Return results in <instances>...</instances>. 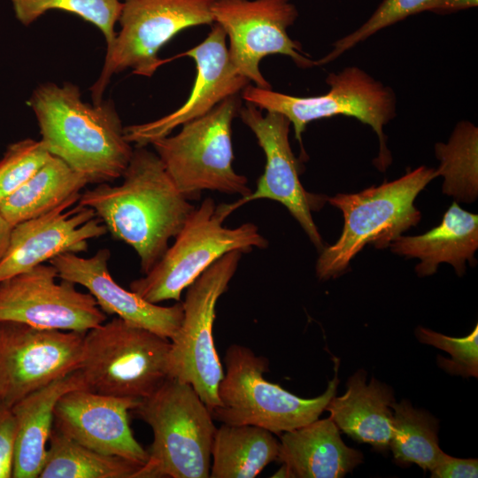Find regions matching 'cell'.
<instances>
[{"label": "cell", "instance_id": "obj_18", "mask_svg": "<svg viewBox=\"0 0 478 478\" xmlns=\"http://www.w3.org/2000/svg\"><path fill=\"white\" fill-rule=\"evenodd\" d=\"M222 27L213 23L207 37L198 45L173 57L194 59L197 75L191 92L181 107L156 120L124 127L126 140L135 146H147L169 135L177 127L200 118L223 100L237 96L250 81L233 67Z\"/></svg>", "mask_w": 478, "mask_h": 478}, {"label": "cell", "instance_id": "obj_4", "mask_svg": "<svg viewBox=\"0 0 478 478\" xmlns=\"http://www.w3.org/2000/svg\"><path fill=\"white\" fill-rule=\"evenodd\" d=\"M436 169L420 166L405 175L358 193L328 197L342 211L343 228L337 242L323 248L316 263L320 280L340 275L366 244L384 249L420 220L414 200L437 177Z\"/></svg>", "mask_w": 478, "mask_h": 478}, {"label": "cell", "instance_id": "obj_8", "mask_svg": "<svg viewBox=\"0 0 478 478\" xmlns=\"http://www.w3.org/2000/svg\"><path fill=\"white\" fill-rule=\"evenodd\" d=\"M239 104L236 96H230L205 115L183 124L175 135L150 143L187 199H198L203 190L241 197L251 193L248 179L233 167L232 121Z\"/></svg>", "mask_w": 478, "mask_h": 478}, {"label": "cell", "instance_id": "obj_13", "mask_svg": "<svg viewBox=\"0 0 478 478\" xmlns=\"http://www.w3.org/2000/svg\"><path fill=\"white\" fill-rule=\"evenodd\" d=\"M84 334L0 321V403L12 407L78 370Z\"/></svg>", "mask_w": 478, "mask_h": 478}, {"label": "cell", "instance_id": "obj_1", "mask_svg": "<svg viewBox=\"0 0 478 478\" xmlns=\"http://www.w3.org/2000/svg\"><path fill=\"white\" fill-rule=\"evenodd\" d=\"M117 186L100 183L78 204L94 210L107 231L131 246L147 274L167 250L194 206L176 188L158 155L135 146Z\"/></svg>", "mask_w": 478, "mask_h": 478}, {"label": "cell", "instance_id": "obj_26", "mask_svg": "<svg viewBox=\"0 0 478 478\" xmlns=\"http://www.w3.org/2000/svg\"><path fill=\"white\" fill-rule=\"evenodd\" d=\"M141 467L87 448L53 428L38 478H136Z\"/></svg>", "mask_w": 478, "mask_h": 478}, {"label": "cell", "instance_id": "obj_15", "mask_svg": "<svg viewBox=\"0 0 478 478\" xmlns=\"http://www.w3.org/2000/svg\"><path fill=\"white\" fill-rule=\"evenodd\" d=\"M238 112L243 123L257 137L266 156V165L255 191L234 203L222 204L226 214L229 216L240 206L257 199L277 201L288 209L321 251L324 248L322 238L312 212L320 210L328 197L310 193L301 184L298 163L289 141V120L274 112L263 115L260 109L251 103Z\"/></svg>", "mask_w": 478, "mask_h": 478}, {"label": "cell", "instance_id": "obj_22", "mask_svg": "<svg viewBox=\"0 0 478 478\" xmlns=\"http://www.w3.org/2000/svg\"><path fill=\"white\" fill-rule=\"evenodd\" d=\"M87 389L76 370L27 395L12 406L16 421L12 478H38L54 424V410L66 392Z\"/></svg>", "mask_w": 478, "mask_h": 478}, {"label": "cell", "instance_id": "obj_32", "mask_svg": "<svg viewBox=\"0 0 478 478\" xmlns=\"http://www.w3.org/2000/svg\"><path fill=\"white\" fill-rule=\"evenodd\" d=\"M416 335L420 342L451 354V359L437 357L438 365L446 372L464 377L478 376L477 325L464 337H451L422 327L417 328Z\"/></svg>", "mask_w": 478, "mask_h": 478}, {"label": "cell", "instance_id": "obj_28", "mask_svg": "<svg viewBox=\"0 0 478 478\" xmlns=\"http://www.w3.org/2000/svg\"><path fill=\"white\" fill-rule=\"evenodd\" d=\"M478 132L469 122L459 124L447 144L437 143V174L444 178L443 191L458 201L471 203L478 195Z\"/></svg>", "mask_w": 478, "mask_h": 478}, {"label": "cell", "instance_id": "obj_16", "mask_svg": "<svg viewBox=\"0 0 478 478\" xmlns=\"http://www.w3.org/2000/svg\"><path fill=\"white\" fill-rule=\"evenodd\" d=\"M80 196L12 227L8 249L0 260V282L60 254L86 251L89 240L107 232L93 209L78 204Z\"/></svg>", "mask_w": 478, "mask_h": 478}, {"label": "cell", "instance_id": "obj_11", "mask_svg": "<svg viewBox=\"0 0 478 478\" xmlns=\"http://www.w3.org/2000/svg\"><path fill=\"white\" fill-rule=\"evenodd\" d=\"M242 254H225L186 289L182 320L170 339L169 378L190 384L210 411L220 405L218 387L224 375L213 341L215 307Z\"/></svg>", "mask_w": 478, "mask_h": 478}, {"label": "cell", "instance_id": "obj_24", "mask_svg": "<svg viewBox=\"0 0 478 478\" xmlns=\"http://www.w3.org/2000/svg\"><path fill=\"white\" fill-rule=\"evenodd\" d=\"M280 442L253 425L222 424L213 436L210 477L254 478L277 459Z\"/></svg>", "mask_w": 478, "mask_h": 478}, {"label": "cell", "instance_id": "obj_34", "mask_svg": "<svg viewBox=\"0 0 478 478\" xmlns=\"http://www.w3.org/2000/svg\"><path fill=\"white\" fill-rule=\"evenodd\" d=\"M430 472L433 478H474L478 476V460L459 459L445 453Z\"/></svg>", "mask_w": 478, "mask_h": 478}, {"label": "cell", "instance_id": "obj_35", "mask_svg": "<svg viewBox=\"0 0 478 478\" xmlns=\"http://www.w3.org/2000/svg\"><path fill=\"white\" fill-rule=\"evenodd\" d=\"M476 5L477 0H435L430 12H453Z\"/></svg>", "mask_w": 478, "mask_h": 478}, {"label": "cell", "instance_id": "obj_5", "mask_svg": "<svg viewBox=\"0 0 478 478\" xmlns=\"http://www.w3.org/2000/svg\"><path fill=\"white\" fill-rule=\"evenodd\" d=\"M226 373L218 387L220 405L211 411L213 420L227 425H253L281 434L319 419L335 396L337 369L323 394L303 398L264 378L268 359L250 348L230 345L225 355Z\"/></svg>", "mask_w": 478, "mask_h": 478}, {"label": "cell", "instance_id": "obj_30", "mask_svg": "<svg viewBox=\"0 0 478 478\" xmlns=\"http://www.w3.org/2000/svg\"><path fill=\"white\" fill-rule=\"evenodd\" d=\"M51 157L41 140L12 143L0 159V202L24 185Z\"/></svg>", "mask_w": 478, "mask_h": 478}, {"label": "cell", "instance_id": "obj_14", "mask_svg": "<svg viewBox=\"0 0 478 478\" xmlns=\"http://www.w3.org/2000/svg\"><path fill=\"white\" fill-rule=\"evenodd\" d=\"M59 279L52 265L40 264L0 282V321L86 333L106 320L90 293Z\"/></svg>", "mask_w": 478, "mask_h": 478}, {"label": "cell", "instance_id": "obj_20", "mask_svg": "<svg viewBox=\"0 0 478 478\" xmlns=\"http://www.w3.org/2000/svg\"><path fill=\"white\" fill-rule=\"evenodd\" d=\"M276 460L281 466L272 477L340 478L359 465L363 455L345 445L328 417L282 433Z\"/></svg>", "mask_w": 478, "mask_h": 478}, {"label": "cell", "instance_id": "obj_23", "mask_svg": "<svg viewBox=\"0 0 478 478\" xmlns=\"http://www.w3.org/2000/svg\"><path fill=\"white\" fill-rule=\"evenodd\" d=\"M389 247L396 254L419 258L420 262L415 267L419 276L434 274L441 263L451 264L462 276L466 261L475 260L478 217L454 202L437 227L420 235H400Z\"/></svg>", "mask_w": 478, "mask_h": 478}, {"label": "cell", "instance_id": "obj_27", "mask_svg": "<svg viewBox=\"0 0 478 478\" xmlns=\"http://www.w3.org/2000/svg\"><path fill=\"white\" fill-rule=\"evenodd\" d=\"M390 407L393 423L389 448L395 461L401 466L413 463L431 471L445 454L438 444V420L405 399L394 401Z\"/></svg>", "mask_w": 478, "mask_h": 478}, {"label": "cell", "instance_id": "obj_36", "mask_svg": "<svg viewBox=\"0 0 478 478\" xmlns=\"http://www.w3.org/2000/svg\"><path fill=\"white\" fill-rule=\"evenodd\" d=\"M12 229V226L6 220L0 212V260L8 249Z\"/></svg>", "mask_w": 478, "mask_h": 478}, {"label": "cell", "instance_id": "obj_10", "mask_svg": "<svg viewBox=\"0 0 478 478\" xmlns=\"http://www.w3.org/2000/svg\"><path fill=\"white\" fill-rule=\"evenodd\" d=\"M215 0H121L120 26L113 43L106 48L99 77L90 88L94 104L115 73L131 69L150 77L164 63L159 50L181 31L214 23Z\"/></svg>", "mask_w": 478, "mask_h": 478}, {"label": "cell", "instance_id": "obj_6", "mask_svg": "<svg viewBox=\"0 0 478 478\" xmlns=\"http://www.w3.org/2000/svg\"><path fill=\"white\" fill-rule=\"evenodd\" d=\"M223 205L211 197L194 208L160 259L142 278L130 282V290L152 304L181 300V292L225 254L253 248L265 249L267 240L253 223L227 227Z\"/></svg>", "mask_w": 478, "mask_h": 478}, {"label": "cell", "instance_id": "obj_31", "mask_svg": "<svg viewBox=\"0 0 478 478\" xmlns=\"http://www.w3.org/2000/svg\"><path fill=\"white\" fill-rule=\"evenodd\" d=\"M434 2L435 0H383L366 22L356 31L339 39L335 43V47L330 53L319 61H314L315 66H321L333 61L357 43L408 16L420 12L430 11Z\"/></svg>", "mask_w": 478, "mask_h": 478}, {"label": "cell", "instance_id": "obj_19", "mask_svg": "<svg viewBox=\"0 0 478 478\" xmlns=\"http://www.w3.org/2000/svg\"><path fill=\"white\" fill-rule=\"evenodd\" d=\"M110 257L108 249H101L89 258L67 252L49 262L57 269L59 279L86 288L105 314L116 315L130 324L171 339L182 320V302L162 306L124 289L109 271Z\"/></svg>", "mask_w": 478, "mask_h": 478}, {"label": "cell", "instance_id": "obj_21", "mask_svg": "<svg viewBox=\"0 0 478 478\" xmlns=\"http://www.w3.org/2000/svg\"><path fill=\"white\" fill-rule=\"evenodd\" d=\"M366 374L357 371L346 382V391L334 396L325 410L338 428L358 443H366L378 451L389 448L392 435L395 401L392 389L372 378L366 382Z\"/></svg>", "mask_w": 478, "mask_h": 478}, {"label": "cell", "instance_id": "obj_12", "mask_svg": "<svg viewBox=\"0 0 478 478\" xmlns=\"http://www.w3.org/2000/svg\"><path fill=\"white\" fill-rule=\"evenodd\" d=\"M212 15L229 40L233 67L258 88L271 89L259 70L266 56L285 55L303 68L315 66L287 33L297 17L289 0H215Z\"/></svg>", "mask_w": 478, "mask_h": 478}, {"label": "cell", "instance_id": "obj_3", "mask_svg": "<svg viewBox=\"0 0 478 478\" xmlns=\"http://www.w3.org/2000/svg\"><path fill=\"white\" fill-rule=\"evenodd\" d=\"M153 433L148 459L136 478L210 477L217 428L193 387L168 378L133 410Z\"/></svg>", "mask_w": 478, "mask_h": 478}, {"label": "cell", "instance_id": "obj_33", "mask_svg": "<svg viewBox=\"0 0 478 478\" xmlns=\"http://www.w3.org/2000/svg\"><path fill=\"white\" fill-rule=\"evenodd\" d=\"M16 433L12 407L0 403V478H12Z\"/></svg>", "mask_w": 478, "mask_h": 478}, {"label": "cell", "instance_id": "obj_17", "mask_svg": "<svg viewBox=\"0 0 478 478\" xmlns=\"http://www.w3.org/2000/svg\"><path fill=\"white\" fill-rule=\"evenodd\" d=\"M140 401L88 389H73L57 402L53 428L87 448L143 466L148 451L135 439L128 420L129 411Z\"/></svg>", "mask_w": 478, "mask_h": 478}, {"label": "cell", "instance_id": "obj_29", "mask_svg": "<svg viewBox=\"0 0 478 478\" xmlns=\"http://www.w3.org/2000/svg\"><path fill=\"white\" fill-rule=\"evenodd\" d=\"M16 19L29 26L50 11L75 14L96 27L107 48L116 37L115 25L121 12V0H10Z\"/></svg>", "mask_w": 478, "mask_h": 478}, {"label": "cell", "instance_id": "obj_25", "mask_svg": "<svg viewBox=\"0 0 478 478\" xmlns=\"http://www.w3.org/2000/svg\"><path fill=\"white\" fill-rule=\"evenodd\" d=\"M87 184L84 176L51 155L24 185L0 202V212L13 227L80 195Z\"/></svg>", "mask_w": 478, "mask_h": 478}, {"label": "cell", "instance_id": "obj_9", "mask_svg": "<svg viewBox=\"0 0 478 478\" xmlns=\"http://www.w3.org/2000/svg\"><path fill=\"white\" fill-rule=\"evenodd\" d=\"M330 89L320 96L300 97L247 85L242 97L259 109L285 116L293 125L302 146V134L311 121L344 115L369 125L377 134L380 152L374 165L385 171L391 162L386 147L383 127L395 116L396 99L392 90L363 70L351 66L326 79Z\"/></svg>", "mask_w": 478, "mask_h": 478}, {"label": "cell", "instance_id": "obj_7", "mask_svg": "<svg viewBox=\"0 0 478 478\" xmlns=\"http://www.w3.org/2000/svg\"><path fill=\"white\" fill-rule=\"evenodd\" d=\"M170 339L115 317L84 334L79 368L87 389L145 398L168 378Z\"/></svg>", "mask_w": 478, "mask_h": 478}, {"label": "cell", "instance_id": "obj_2", "mask_svg": "<svg viewBox=\"0 0 478 478\" xmlns=\"http://www.w3.org/2000/svg\"><path fill=\"white\" fill-rule=\"evenodd\" d=\"M28 104L47 150L88 183H108L122 176L134 149L112 101L89 104L76 85L47 82L33 91Z\"/></svg>", "mask_w": 478, "mask_h": 478}]
</instances>
